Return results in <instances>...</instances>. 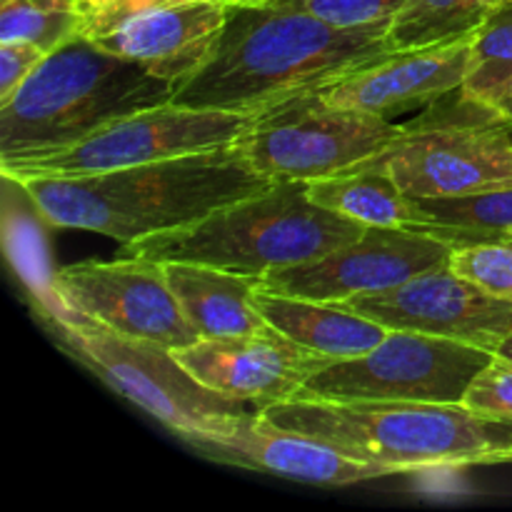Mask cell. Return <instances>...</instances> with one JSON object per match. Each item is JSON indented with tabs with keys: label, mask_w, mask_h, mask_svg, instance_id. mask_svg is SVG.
<instances>
[{
	"label": "cell",
	"mask_w": 512,
	"mask_h": 512,
	"mask_svg": "<svg viewBox=\"0 0 512 512\" xmlns=\"http://www.w3.org/2000/svg\"><path fill=\"white\" fill-rule=\"evenodd\" d=\"M368 225L320 208L305 183H270L193 225L128 243L130 255L170 263H203L240 275L293 268L343 248Z\"/></svg>",
	"instance_id": "5"
},
{
	"label": "cell",
	"mask_w": 512,
	"mask_h": 512,
	"mask_svg": "<svg viewBox=\"0 0 512 512\" xmlns=\"http://www.w3.org/2000/svg\"><path fill=\"white\" fill-rule=\"evenodd\" d=\"M463 405L488 418L512 420V368L495 358L485 370L475 375L465 393Z\"/></svg>",
	"instance_id": "27"
},
{
	"label": "cell",
	"mask_w": 512,
	"mask_h": 512,
	"mask_svg": "<svg viewBox=\"0 0 512 512\" xmlns=\"http://www.w3.org/2000/svg\"><path fill=\"white\" fill-rule=\"evenodd\" d=\"M173 93V83L78 35L0 103V163L58 153Z\"/></svg>",
	"instance_id": "4"
},
{
	"label": "cell",
	"mask_w": 512,
	"mask_h": 512,
	"mask_svg": "<svg viewBox=\"0 0 512 512\" xmlns=\"http://www.w3.org/2000/svg\"><path fill=\"white\" fill-rule=\"evenodd\" d=\"M225 18L228 5L193 0L135 15L93 40L108 53L140 63L178 88L210 58Z\"/></svg>",
	"instance_id": "17"
},
{
	"label": "cell",
	"mask_w": 512,
	"mask_h": 512,
	"mask_svg": "<svg viewBox=\"0 0 512 512\" xmlns=\"http://www.w3.org/2000/svg\"><path fill=\"white\" fill-rule=\"evenodd\" d=\"M448 265L485 293L512 303V240L455 245Z\"/></svg>",
	"instance_id": "25"
},
{
	"label": "cell",
	"mask_w": 512,
	"mask_h": 512,
	"mask_svg": "<svg viewBox=\"0 0 512 512\" xmlns=\"http://www.w3.org/2000/svg\"><path fill=\"white\" fill-rule=\"evenodd\" d=\"M388 28L345 30L295 8L228 5L213 53L170 103L258 118L393 55Z\"/></svg>",
	"instance_id": "1"
},
{
	"label": "cell",
	"mask_w": 512,
	"mask_h": 512,
	"mask_svg": "<svg viewBox=\"0 0 512 512\" xmlns=\"http://www.w3.org/2000/svg\"><path fill=\"white\" fill-rule=\"evenodd\" d=\"M88 13L80 0H0V40H25L45 53L85 35Z\"/></svg>",
	"instance_id": "23"
},
{
	"label": "cell",
	"mask_w": 512,
	"mask_h": 512,
	"mask_svg": "<svg viewBox=\"0 0 512 512\" xmlns=\"http://www.w3.org/2000/svg\"><path fill=\"white\" fill-rule=\"evenodd\" d=\"M188 445L218 463L263 470L308 485L340 488L395 475V470L385 465L355 458L323 440L278 428L268 423L260 410L230 415L213 435L195 438Z\"/></svg>",
	"instance_id": "14"
},
{
	"label": "cell",
	"mask_w": 512,
	"mask_h": 512,
	"mask_svg": "<svg viewBox=\"0 0 512 512\" xmlns=\"http://www.w3.org/2000/svg\"><path fill=\"white\" fill-rule=\"evenodd\" d=\"M388 330H413L495 353L512 333V303L460 278L450 265L428 270L393 290L345 300Z\"/></svg>",
	"instance_id": "13"
},
{
	"label": "cell",
	"mask_w": 512,
	"mask_h": 512,
	"mask_svg": "<svg viewBox=\"0 0 512 512\" xmlns=\"http://www.w3.org/2000/svg\"><path fill=\"white\" fill-rule=\"evenodd\" d=\"M165 265L170 290L200 340L238 338L270 328L253 303L258 275H240L203 263L170 260Z\"/></svg>",
	"instance_id": "18"
},
{
	"label": "cell",
	"mask_w": 512,
	"mask_h": 512,
	"mask_svg": "<svg viewBox=\"0 0 512 512\" xmlns=\"http://www.w3.org/2000/svg\"><path fill=\"white\" fill-rule=\"evenodd\" d=\"M223 5H260V3H268V0H218Z\"/></svg>",
	"instance_id": "32"
},
{
	"label": "cell",
	"mask_w": 512,
	"mask_h": 512,
	"mask_svg": "<svg viewBox=\"0 0 512 512\" xmlns=\"http://www.w3.org/2000/svg\"><path fill=\"white\" fill-rule=\"evenodd\" d=\"M455 245L420 228L368 225L363 235L333 253L293 268L260 275V288L298 298L345 303L385 293L450 263Z\"/></svg>",
	"instance_id": "12"
},
{
	"label": "cell",
	"mask_w": 512,
	"mask_h": 512,
	"mask_svg": "<svg viewBox=\"0 0 512 512\" xmlns=\"http://www.w3.org/2000/svg\"><path fill=\"white\" fill-rule=\"evenodd\" d=\"M403 135V123L330 105L320 93L258 115L240 153L273 183H308L375 158Z\"/></svg>",
	"instance_id": "8"
},
{
	"label": "cell",
	"mask_w": 512,
	"mask_h": 512,
	"mask_svg": "<svg viewBox=\"0 0 512 512\" xmlns=\"http://www.w3.org/2000/svg\"><path fill=\"white\" fill-rule=\"evenodd\" d=\"M490 8L488 0H408L388 28L390 48H433L473 35Z\"/></svg>",
	"instance_id": "22"
},
{
	"label": "cell",
	"mask_w": 512,
	"mask_h": 512,
	"mask_svg": "<svg viewBox=\"0 0 512 512\" xmlns=\"http://www.w3.org/2000/svg\"><path fill=\"white\" fill-rule=\"evenodd\" d=\"M268 3L303 10L333 28L355 30L390 25L408 0H268Z\"/></svg>",
	"instance_id": "26"
},
{
	"label": "cell",
	"mask_w": 512,
	"mask_h": 512,
	"mask_svg": "<svg viewBox=\"0 0 512 512\" xmlns=\"http://www.w3.org/2000/svg\"><path fill=\"white\" fill-rule=\"evenodd\" d=\"M48 58L43 48L25 40H0V103L10 100L15 90Z\"/></svg>",
	"instance_id": "28"
},
{
	"label": "cell",
	"mask_w": 512,
	"mask_h": 512,
	"mask_svg": "<svg viewBox=\"0 0 512 512\" xmlns=\"http://www.w3.org/2000/svg\"><path fill=\"white\" fill-rule=\"evenodd\" d=\"M308 198L320 208L383 228H425L428 220L393 180V175L375 165H358L345 173L308 180Z\"/></svg>",
	"instance_id": "20"
},
{
	"label": "cell",
	"mask_w": 512,
	"mask_h": 512,
	"mask_svg": "<svg viewBox=\"0 0 512 512\" xmlns=\"http://www.w3.org/2000/svg\"><path fill=\"white\" fill-rule=\"evenodd\" d=\"M270 183L238 145H228L110 173L28 178L18 185L53 228L88 230L128 245L193 225Z\"/></svg>",
	"instance_id": "2"
},
{
	"label": "cell",
	"mask_w": 512,
	"mask_h": 512,
	"mask_svg": "<svg viewBox=\"0 0 512 512\" xmlns=\"http://www.w3.org/2000/svg\"><path fill=\"white\" fill-rule=\"evenodd\" d=\"M253 123L255 115L165 103L115 120L108 128L58 153L0 163V170L15 183L28 178H80L110 173L228 148L238 143Z\"/></svg>",
	"instance_id": "9"
},
{
	"label": "cell",
	"mask_w": 512,
	"mask_h": 512,
	"mask_svg": "<svg viewBox=\"0 0 512 512\" xmlns=\"http://www.w3.org/2000/svg\"><path fill=\"white\" fill-rule=\"evenodd\" d=\"M470 38L433 48L400 50L378 63L345 75L320 90L330 105L393 118L410 108H425L443 95L463 88L470 60Z\"/></svg>",
	"instance_id": "16"
},
{
	"label": "cell",
	"mask_w": 512,
	"mask_h": 512,
	"mask_svg": "<svg viewBox=\"0 0 512 512\" xmlns=\"http://www.w3.org/2000/svg\"><path fill=\"white\" fill-rule=\"evenodd\" d=\"M180 3H193V0H108V3L88 10V28H85V35H90V38L105 35L118 28L120 23H125V20L135 18V15L148 13V10L170 8V5Z\"/></svg>",
	"instance_id": "29"
},
{
	"label": "cell",
	"mask_w": 512,
	"mask_h": 512,
	"mask_svg": "<svg viewBox=\"0 0 512 512\" xmlns=\"http://www.w3.org/2000/svg\"><path fill=\"white\" fill-rule=\"evenodd\" d=\"M490 5H500V3H512V0H488Z\"/></svg>",
	"instance_id": "34"
},
{
	"label": "cell",
	"mask_w": 512,
	"mask_h": 512,
	"mask_svg": "<svg viewBox=\"0 0 512 512\" xmlns=\"http://www.w3.org/2000/svg\"><path fill=\"white\" fill-rule=\"evenodd\" d=\"M253 303L270 328L293 343L333 360L368 353L388 335V328L355 313L345 303L298 298L265 288L255 290Z\"/></svg>",
	"instance_id": "19"
},
{
	"label": "cell",
	"mask_w": 512,
	"mask_h": 512,
	"mask_svg": "<svg viewBox=\"0 0 512 512\" xmlns=\"http://www.w3.org/2000/svg\"><path fill=\"white\" fill-rule=\"evenodd\" d=\"M512 80V3L493 5L470 38L463 93L490 103Z\"/></svg>",
	"instance_id": "24"
},
{
	"label": "cell",
	"mask_w": 512,
	"mask_h": 512,
	"mask_svg": "<svg viewBox=\"0 0 512 512\" xmlns=\"http://www.w3.org/2000/svg\"><path fill=\"white\" fill-rule=\"evenodd\" d=\"M495 358L498 360H503V363H508L510 368H512V333L508 335V338L503 340V343L498 345V350H495Z\"/></svg>",
	"instance_id": "31"
},
{
	"label": "cell",
	"mask_w": 512,
	"mask_h": 512,
	"mask_svg": "<svg viewBox=\"0 0 512 512\" xmlns=\"http://www.w3.org/2000/svg\"><path fill=\"white\" fill-rule=\"evenodd\" d=\"M493 360L495 355L488 350L458 340L388 330L368 353L335 360L310 375L298 395L380 403H463L475 375Z\"/></svg>",
	"instance_id": "10"
},
{
	"label": "cell",
	"mask_w": 512,
	"mask_h": 512,
	"mask_svg": "<svg viewBox=\"0 0 512 512\" xmlns=\"http://www.w3.org/2000/svg\"><path fill=\"white\" fill-rule=\"evenodd\" d=\"M488 105H493V108L498 110V113L503 115V118L512 125V80H510L508 85H505L503 90H500L498 95H495L493 100H490Z\"/></svg>",
	"instance_id": "30"
},
{
	"label": "cell",
	"mask_w": 512,
	"mask_h": 512,
	"mask_svg": "<svg viewBox=\"0 0 512 512\" xmlns=\"http://www.w3.org/2000/svg\"><path fill=\"white\" fill-rule=\"evenodd\" d=\"M428 225L420 230L453 245L478 240H512V185L453 198H415Z\"/></svg>",
	"instance_id": "21"
},
{
	"label": "cell",
	"mask_w": 512,
	"mask_h": 512,
	"mask_svg": "<svg viewBox=\"0 0 512 512\" xmlns=\"http://www.w3.org/2000/svg\"><path fill=\"white\" fill-rule=\"evenodd\" d=\"M103 3H108V0H88V3H85V13L93 8H98V5H103Z\"/></svg>",
	"instance_id": "33"
},
{
	"label": "cell",
	"mask_w": 512,
	"mask_h": 512,
	"mask_svg": "<svg viewBox=\"0 0 512 512\" xmlns=\"http://www.w3.org/2000/svg\"><path fill=\"white\" fill-rule=\"evenodd\" d=\"M50 293L65 308L125 338L148 340L170 350H183L200 340L158 260L130 255L113 263L85 260L65 265L50 280Z\"/></svg>",
	"instance_id": "11"
},
{
	"label": "cell",
	"mask_w": 512,
	"mask_h": 512,
	"mask_svg": "<svg viewBox=\"0 0 512 512\" xmlns=\"http://www.w3.org/2000/svg\"><path fill=\"white\" fill-rule=\"evenodd\" d=\"M175 355L205 388L245 400L258 410L295 398L310 375L335 363L273 328L238 338L198 340L195 345L175 350Z\"/></svg>",
	"instance_id": "15"
},
{
	"label": "cell",
	"mask_w": 512,
	"mask_h": 512,
	"mask_svg": "<svg viewBox=\"0 0 512 512\" xmlns=\"http://www.w3.org/2000/svg\"><path fill=\"white\" fill-rule=\"evenodd\" d=\"M363 165L393 175L410 198H453L512 185V125L463 88L425 105L403 135Z\"/></svg>",
	"instance_id": "6"
},
{
	"label": "cell",
	"mask_w": 512,
	"mask_h": 512,
	"mask_svg": "<svg viewBox=\"0 0 512 512\" xmlns=\"http://www.w3.org/2000/svg\"><path fill=\"white\" fill-rule=\"evenodd\" d=\"M268 423L335 445L398 473L468 468L512 460V420L480 415L463 403L295 398L265 405Z\"/></svg>",
	"instance_id": "3"
},
{
	"label": "cell",
	"mask_w": 512,
	"mask_h": 512,
	"mask_svg": "<svg viewBox=\"0 0 512 512\" xmlns=\"http://www.w3.org/2000/svg\"><path fill=\"white\" fill-rule=\"evenodd\" d=\"M43 313L70 355L185 443L208 438L230 415L255 408L245 400L205 388L180 363L175 350L148 340L125 338L65 305L63 310L45 305Z\"/></svg>",
	"instance_id": "7"
},
{
	"label": "cell",
	"mask_w": 512,
	"mask_h": 512,
	"mask_svg": "<svg viewBox=\"0 0 512 512\" xmlns=\"http://www.w3.org/2000/svg\"><path fill=\"white\" fill-rule=\"evenodd\" d=\"M80 3H83V8H85V3H88V0H80Z\"/></svg>",
	"instance_id": "35"
}]
</instances>
